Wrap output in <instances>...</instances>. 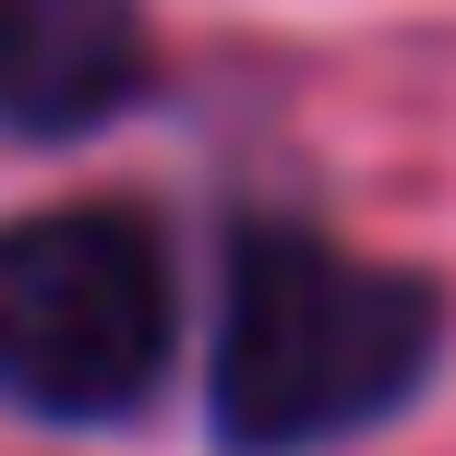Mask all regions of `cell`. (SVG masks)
Returning <instances> with one entry per match:
<instances>
[{
	"label": "cell",
	"mask_w": 456,
	"mask_h": 456,
	"mask_svg": "<svg viewBox=\"0 0 456 456\" xmlns=\"http://www.w3.org/2000/svg\"><path fill=\"white\" fill-rule=\"evenodd\" d=\"M168 252L133 205L0 228V396L37 420H120L168 372Z\"/></svg>",
	"instance_id": "7a4b0ae2"
},
{
	"label": "cell",
	"mask_w": 456,
	"mask_h": 456,
	"mask_svg": "<svg viewBox=\"0 0 456 456\" xmlns=\"http://www.w3.org/2000/svg\"><path fill=\"white\" fill-rule=\"evenodd\" d=\"M144 0H0V133H96L144 96Z\"/></svg>",
	"instance_id": "3957f363"
},
{
	"label": "cell",
	"mask_w": 456,
	"mask_h": 456,
	"mask_svg": "<svg viewBox=\"0 0 456 456\" xmlns=\"http://www.w3.org/2000/svg\"><path fill=\"white\" fill-rule=\"evenodd\" d=\"M444 361V289L409 265H361L337 240H265L228 252L216 313V444L228 456H313L372 420H396Z\"/></svg>",
	"instance_id": "6da1fadb"
}]
</instances>
